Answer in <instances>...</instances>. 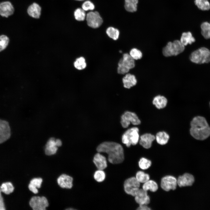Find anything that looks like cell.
I'll return each mask as SVG.
<instances>
[{
  "instance_id": "11",
  "label": "cell",
  "mask_w": 210,
  "mask_h": 210,
  "mask_svg": "<svg viewBox=\"0 0 210 210\" xmlns=\"http://www.w3.org/2000/svg\"><path fill=\"white\" fill-rule=\"evenodd\" d=\"M10 136L11 130L8 122L0 119V144L8 140Z\"/></svg>"
},
{
  "instance_id": "1",
  "label": "cell",
  "mask_w": 210,
  "mask_h": 210,
  "mask_svg": "<svg viewBox=\"0 0 210 210\" xmlns=\"http://www.w3.org/2000/svg\"><path fill=\"white\" fill-rule=\"evenodd\" d=\"M99 153H104L108 155L109 162L113 164H118L124 160L123 149L120 144L113 141H105L100 144L97 148Z\"/></svg>"
},
{
  "instance_id": "2",
  "label": "cell",
  "mask_w": 210,
  "mask_h": 210,
  "mask_svg": "<svg viewBox=\"0 0 210 210\" xmlns=\"http://www.w3.org/2000/svg\"><path fill=\"white\" fill-rule=\"evenodd\" d=\"M190 125V134L195 139L204 140L210 135V127L204 117L200 116L194 117Z\"/></svg>"
},
{
  "instance_id": "38",
  "label": "cell",
  "mask_w": 210,
  "mask_h": 210,
  "mask_svg": "<svg viewBox=\"0 0 210 210\" xmlns=\"http://www.w3.org/2000/svg\"><path fill=\"white\" fill-rule=\"evenodd\" d=\"M82 8L85 11H92L95 8L94 4L90 0L85 1L82 4Z\"/></svg>"
},
{
  "instance_id": "31",
  "label": "cell",
  "mask_w": 210,
  "mask_h": 210,
  "mask_svg": "<svg viewBox=\"0 0 210 210\" xmlns=\"http://www.w3.org/2000/svg\"><path fill=\"white\" fill-rule=\"evenodd\" d=\"M74 66L76 69L78 70L85 69L87 66L85 58L83 57L77 58L74 63Z\"/></svg>"
},
{
  "instance_id": "26",
  "label": "cell",
  "mask_w": 210,
  "mask_h": 210,
  "mask_svg": "<svg viewBox=\"0 0 210 210\" xmlns=\"http://www.w3.org/2000/svg\"><path fill=\"white\" fill-rule=\"evenodd\" d=\"M158 187V185L155 181L149 179L144 183L142 188L143 189L147 191L149 190L152 192H154L157 190Z\"/></svg>"
},
{
  "instance_id": "33",
  "label": "cell",
  "mask_w": 210,
  "mask_h": 210,
  "mask_svg": "<svg viewBox=\"0 0 210 210\" xmlns=\"http://www.w3.org/2000/svg\"><path fill=\"white\" fill-rule=\"evenodd\" d=\"M14 189L13 186L10 182L3 183L0 187L1 191L6 194H9L12 193Z\"/></svg>"
},
{
  "instance_id": "22",
  "label": "cell",
  "mask_w": 210,
  "mask_h": 210,
  "mask_svg": "<svg viewBox=\"0 0 210 210\" xmlns=\"http://www.w3.org/2000/svg\"><path fill=\"white\" fill-rule=\"evenodd\" d=\"M168 102L167 99L163 96L158 95L153 98L152 104L158 109H163L166 107Z\"/></svg>"
},
{
  "instance_id": "17",
  "label": "cell",
  "mask_w": 210,
  "mask_h": 210,
  "mask_svg": "<svg viewBox=\"0 0 210 210\" xmlns=\"http://www.w3.org/2000/svg\"><path fill=\"white\" fill-rule=\"evenodd\" d=\"M73 181L72 177L65 174H62L57 179L58 185L63 188H71L73 186Z\"/></svg>"
},
{
  "instance_id": "42",
  "label": "cell",
  "mask_w": 210,
  "mask_h": 210,
  "mask_svg": "<svg viewBox=\"0 0 210 210\" xmlns=\"http://www.w3.org/2000/svg\"><path fill=\"white\" fill-rule=\"evenodd\" d=\"M151 209L148 207L147 205H139V206L137 209L138 210H150Z\"/></svg>"
},
{
  "instance_id": "36",
  "label": "cell",
  "mask_w": 210,
  "mask_h": 210,
  "mask_svg": "<svg viewBox=\"0 0 210 210\" xmlns=\"http://www.w3.org/2000/svg\"><path fill=\"white\" fill-rule=\"evenodd\" d=\"M130 55L134 60L141 59L142 57L141 51L136 48H133L130 52Z\"/></svg>"
},
{
  "instance_id": "8",
  "label": "cell",
  "mask_w": 210,
  "mask_h": 210,
  "mask_svg": "<svg viewBox=\"0 0 210 210\" xmlns=\"http://www.w3.org/2000/svg\"><path fill=\"white\" fill-rule=\"evenodd\" d=\"M86 20L88 25L92 28H97L102 24L103 20L99 13L97 11H90L87 14Z\"/></svg>"
},
{
  "instance_id": "18",
  "label": "cell",
  "mask_w": 210,
  "mask_h": 210,
  "mask_svg": "<svg viewBox=\"0 0 210 210\" xmlns=\"http://www.w3.org/2000/svg\"><path fill=\"white\" fill-rule=\"evenodd\" d=\"M118 65H122L130 70L135 66L134 60L129 54L126 53L123 55V57L119 61Z\"/></svg>"
},
{
  "instance_id": "46",
  "label": "cell",
  "mask_w": 210,
  "mask_h": 210,
  "mask_svg": "<svg viewBox=\"0 0 210 210\" xmlns=\"http://www.w3.org/2000/svg\"><path fill=\"white\" fill-rule=\"evenodd\" d=\"M76 0V1H84L85 0Z\"/></svg>"
},
{
  "instance_id": "6",
  "label": "cell",
  "mask_w": 210,
  "mask_h": 210,
  "mask_svg": "<svg viewBox=\"0 0 210 210\" xmlns=\"http://www.w3.org/2000/svg\"><path fill=\"white\" fill-rule=\"evenodd\" d=\"M120 123L124 128H127L131 123L134 125H139L141 121L136 114L133 112L126 111L121 116Z\"/></svg>"
},
{
  "instance_id": "34",
  "label": "cell",
  "mask_w": 210,
  "mask_h": 210,
  "mask_svg": "<svg viewBox=\"0 0 210 210\" xmlns=\"http://www.w3.org/2000/svg\"><path fill=\"white\" fill-rule=\"evenodd\" d=\"M152 164L151 160L142 157L140 159L138 162L139 168L142 170H146L149 168Z\"/></svg>"
},
{
  "instance_id": "47",
  "label": "cell",
  "mask_w": 210,
  "mask_h": 210,
  "mask_svg": "<svg viewBox=\"0 0 210 210\" xmlns=\"http://www.w3.org/2000/svg\"></svg>"
},
{
  "instance_id": "10",
  "label": "cell",
  "mask_w": 210,
  "mask_h": 210,
  "mask_svg": "<svg viewBox=\"0 0 210 210\" xmlns=\"http://www.w3.org/2000/svg\"><path fill=\"white\" fill-rule=\"evenodd\" d=\"M177 185V179L174 176L167 175L162 177L160 182V186L164 191L174 190Z\"/></svg>"
},
{
  "instance_id": "39",
  "label": "cell",
  "mask_w": 210,
  "mask_h": 210,
  "mask_svg": "<svg viewBox=\"0 0 210 210\" xmlns=\"http://www.w3.org/2000/svg\"><path fill=\"white\" fill-rule=\"evenodd\" d=\"M42 182V179L41 178H35L32 179L29 184L35 187L39 188L41 187Z\"/></svg>"
},
{
  "instance_id": "44",
  "label": "cell",
  "mask_w": 210,
  "mask_h": 210,
  "mask_svg": "<svg viewBox=\"0 0 210 210\" xmlns=\"http://www.w3.org/2000/svg\"><path fill=\"white\" fill-rule=\"evenodd\" d=\"M56 143L58 147L62 145V142L59 139H56Z\"/></svg>"
},
{
  "instance_id": "16",
  "label": "cell",
  "mask_w": 210,
  "mask_h": 210,
  "mask_svg": "<svg viewBox=\"0 0 210 210\" xmlns=\"http://www.w3.org/2000/svg\"><path fill=\"white\" fill-rule=\"evenodd\" d=\"M27 12L30 17L34 19H38L41 15V8L39 4L34 2L28 6Z\"/></svg>"
},
{
  "instance_id": "14",
  "label": "cell",
  "mask_w": 210,
  "mask_h": 210,
  "mask_svg": "<svg viewBox=\"0 0 210 210\" xmlns=\"http://www.w3.org/2000/svg\"><path fill=\"white\" fill-rule=\"evenodd\" d=\"M134 197L135 201L139 205H147L150 202V198L147 191L142 188L139 189Z\"/></svg>"
},
{
  "instance_id": "9",
  "label": "cell",
  "mask_w": 210,
  "mask_h": 210,
  "mask_svg": "<svg viewBox=\"0 0 210 210\" xmlns=\"http://www.w3.org/2000/svg\"><path fill=\"white\" fill-rule=\"evenodd\" d=\"M29 204L34 210H45L49 204L45 197L34 196L30 199Z\"/></svg>"
},
{
  "instance_id": "37",
  "label": "cell",
  "mask_w": 210,
  "mask_h": 210,
  "mask_svg": "<svg viewBox=\"0 0 210 210\" xmlns=\"http://www.w3.org/2000/svg\"><path fill=\"white\" fill-rule=\"evenodd\" d=\"M106 177L104 172L102 170L98 169L96 171L94 175V179L97 181L100 182L104 181Z\"/></svg>"
},
{
  "instance_id": "12",
  "label": "cell",
  "mask_w": 210,
  "mask_h": 210,
  "mask_svg": "<svg viewBox=\"0 0 210 210\" xmlns=\"http://www.w3.org/2000/svg\"><path fill=\"white\" fill-rule=\"evenodd\" d=\"M194 176L188 173L179 176L177 179V185L180 187L191 186L194 182Z\"/></svg>"
},
{
  "instance_id": "28",
  "label": "cell",
  "mask_w": 210,
  "mask_h": 210,
  "mask_svg": "<svg viewBox=\"0 0 210 210\" xmlns=\"http://www.w3.org/2000/svg\"><path fill=\"white\" fill-rule=\"evenodd\" d=\"M108 36L114 40H117L119 38L120 32L118 29L112 27H108L106 30Z\"/></svg>"
},
{
  "instance_id": "41",
  "label": "cell",
  "mask_w": 210,
  "mask_h": 210,
  "mask_svg": "<svg viewBox=\"0 0 210 210\" xmlns=\"http://www.w3.org/2000/svg\"><path fill=\"white\" fill-rule=\"evenodd\" d=\"M0 190V210L5 209L4 200L1 194Z\"/></svg>"
},
{
  "instance_id": "4",
  "label": "cell",
  "mask_w": 210,
  "mask_h": 210,
  "mask_svg": "<svg viewBox=\"0 0 210 210\" xmlns=\"http://www.w3.org/2000/svg\"><path fill=\"white\" fill-rule=\"evenodd\" d=\"M139 130L137 127L128 129L123 134L122 137L123 143L128 147L131 145H135L139 142L140 136Z\"/></svg>"
},
{
  "instance_id": "5",
  "label": "cell",
  "mask_w": 210,
  "mask_h": 210,
  "mask_svg": "<svg viewBox=\"0 0 210 210\" xmlns=\"http://www.w3.org/2000/svg\"><path fill=\"white\" fill-rule=\"evenodd\" d=\"M185 46L180 40H175L173 42H169L162 50V53L165 57L176 56L183 51Z\"/></svg>"
},
{
  "instance_id": "40",
  "label": "cell",
  "mask_w": 210,
  "mask_h": 210,
  "mask_svg": "<svg viewBox=\"0 0 210 210\" xmlns=\"http://www.w3.org/2000/svg\"><path fill=\"white\" fill-rule=\"evenodd\" d=\"M117 70L118 73L121 74H126L130 70L122 65H118Z\"/></svg>"
},
{
  "instance_id": "27",
  "label": "cell",
  "mask_w": 210,
  "mask_h": 210,
  "mask_svg": "<svg viewBox=\"0 0 210 210\" xmlns=\"http://www.w3.org/2000/svg\"><path fill=\"white\" fill-rule=\"evenodd\" d=\"M200 27L202 36L205 39L210 38V22H204L201 24Z\"/></svg>"
},
{
  "instance_id": "25",
  "label": "cell",
  "mask_w": 210,
  "mask_h": 210,
  "mask_svg": "<svg viewBox=\"0 0 210 210\" xmlns=\"http://www.w3.org/2000/svg\"><path fill=\"white\" fill-rule=\"evenodd\" d=\"M138 2V0H125V8L128 12H136L137 10Z\"/></svg>"
},
{
  "instance_id": "24",
  "label": "cell",
  "mask_w": 210,
  "mask_h": 210,
  "mask_svg": "<svg viewBox=\"0 0 210 210\" xmlns=\"http://www.w3.org/2000/svg\"><path fill=\"white\" fill-rule=\"evenodd\" d=\"M180 41L184 46L191 44L195 41V40L190 32H184L182 34Z\"/></svg>"
},
{
  "instance_id": "15",
  "label": "cell",
  "mask_w": 210,
  "mask_h": 210,
  "mask_svg": "<svg viewBox=\"0 0 210 210\" xmlns=\"http://www.w3.org/2000/svg\"><path fill=\"white\" fill-rule=\"evenodd\" d=\"M14 10L13 6L9 1L0 3V15L2 16L7 18L13 13Z\"/></svg>"
},
{
  "instance_id": "21",
  "label": "cell",
  "mask_w": 210,
  "mask_h": 210,
  "mask_svg": "<svg viewBox=\"0 0 210 210\" xmlns=\"http://www.w3.org/2000/svg\"><path fill=\"white\" fill-rule=\"evenodd\" d=\"M122 82L124 87L127 89L135 85L137 82L135 76L129 73L125 74L122 79Z\"/></svg>"
},
{
  "instance_id": "30",
  "label": "cell",
  "mask_w": 210,
  "mask_h": 210,
  "mask_svg": "<svg viewBox=\"0 0 210 210\" xmlns=\"http://www.w3.org/2000/svg\"><path fill=\"white\" fill-rule=\"evenodd\" d=\"M74 15L75 19L79 21L84 20L86 16L85 11L82 8H76L74 12Z\"/></svg>"
},
{
  "instance_id": "29",
  "label": "cell",
  "mask_w": 210,
  "mask_h": 210,
  "mask_svg": "<svg viewBox=\"0 0 210 210\" xmlns=\"http://www.w3.org/2000/svg\"><path fill=\"white\" fill-rule=\"evenodd\" d=\"M194 2L197 8L202 10H208L210 9V3L208 0H195Z\"/></svg>"
},
{
  "instance_id": "19",
  "label": "cell",
  "mask_w": 210,
  "mask_h": 210,
  "mask_svg": "<svg viewBox=\"0 0 210 210\" xmlns=\"http://www.w3.org/2000/svg\"><path fill=\"white\" fill-rule=\"evenodd\" d=\"M93 162L98 169L103 170L107 166L106 158L99 153L94 155Z\"/></svg>"
},
{
  "instance_id": "7",
  "label": "cell",
  "mask_w": 210,
  "mask_h": 210,
  "mask_svg": "<svg viewBox=\"0 0 210 210\" xmlns=\"http://www.w3.org/2000/svg\"><path fill=\"white\" fill-rule=\"evenodd\" d=\"M140 183L135 177H132L126 179L124 183V189L125 192L134 197L140 189Z\"/></svg>"
},
{
  "instance_id": "20",
  "label": "cell",
  "mask_w": 210,
  "mask_h": 210,
  "mask_svg": "<svg viewBox=\"0 0 210 210\" xmlns=\"http://www.w3.org/2000/svg\"><path fill=\"white\" fill-rule=\"evenodd\" d=\"M56 139L54 138L50 139L47 142L45 150L46 154L50 155L55 154L58 149Z\"/></svg>"
},
{
  "instance_id": "35",
  "label": "cell",
  "mask_w": 210,
  "mask_h": 210,
  "mask_svg": "<svg viewBox=\"0 0 210 210\" xmlns=\"http://www.w3.org/2000/svg\"><path fill=\"white\" fill-rule=\"evenodd\" d=\"M9 39L6 35H2L0 36V52L4 50L8 46Z\"/></svg>"
},
{
  "instance_id": "45",
  "label": "cell",
  "mask_w": 210,
  "mask_h": 210,
  "mask_svg": "<svg viewBox=\"0 0 210 210\" xmlns=\"http://www.w3.org/2000/svg\"><path fill=\"white\" fill-rule=\"evenodd\" d=\"M66 209V210H74V209H72V208H70H70H69V209Z\"/></svg>"
},
{
  "instance_id": "32",
  "label": "cell",
  "mask_w": 210,
  "mask_h": 210,
  "mask_svg": "<svg viewBox=\"0 0 210 210\" xmlns=\"http://www.w3.org/2000/svg\"><path fill=\"white\" fill-rule=\"evenodd\" d=\"M136 179L140 183H144L150 179L149 175L142 171L137 172L135 177Z\"/></svg>"
},
{
  "instance_id": "13",
  "label": "cell",
  "mask_w": 210,
  "mask_h": 210,
  "mask_svg": "<svg viewBox=\"0 0 210 210\" xmlns=\"http://www.w3.org/2000/svg\"><path fill=\"white\" fill-rule=\"evenodd\" d=\"M155 140V136L150 133H144L140 136L139 144L144 148L148 149L152 146L153 142Z\"/></svg>"
},
{
  "instance_id": "23",
  "label": "cell",
  "mask_w": 210,
  "mask_h": 210,
  "mask_svg": "<svg viewBox=\"0 0 210 210\" xmlns=\"http://www.w3.org/2000/svg\"><path fill=\"white\" fill-rule=\"evenodd\" d=\"M155 136V140L157 142L161 145L167 144L170 138L169 134L164 131L158 132L156 134Z\"/></svg>"
},
{
  "instance_id": "3",
  "label": "cell",
  "mask_w": 210,
  "mask_h": 210,
  "mask_svg": "<svg viewBox=\"0 0 210 210\" xmlns=\"http://www.w3.org/2000/svg\"><path fill=\"white\" fill-rule=\"evenodd\" d=\"M192 62L199 64L210 62V50L206 48L202 47L193 52L190 56Z\"/></svg>"
},
{
  "instance_id": "43",
  "label": "cell",
  "mask_w": 210,
  "mask_h": 210,
  "mask_svg": "<svg viewBox=\"0 0 210 210\" xmlns=\"http://www.w3.org/2000/svg\"><path fill=\"white\" fill-rule=\"evenodd\" d=\"M28 188L29 190L34 194L38 193V191L37 188L34 187L30 184L29 185Z\"/></svg>"
}]
</instances>
